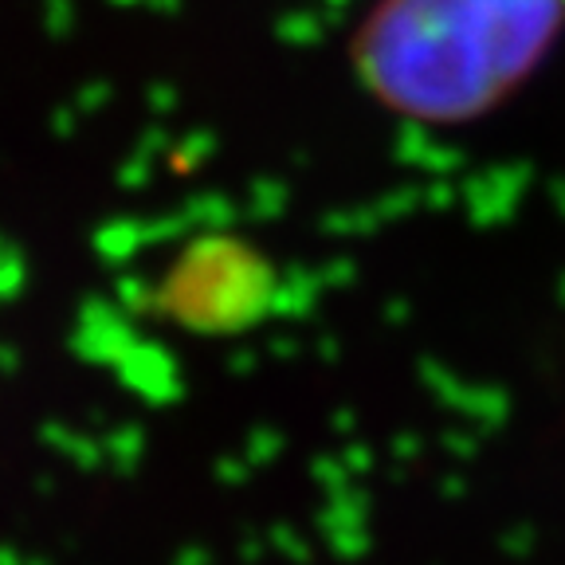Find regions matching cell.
<instances>
[{"instance_id": "obj_1", "label": "cell", "mask_w": 565, "mask_h": 565, "mask_svg": "<svg viewBox=\"0 0 565 565\" xmlns=\"http://www.w3.org/2000/svg\"><path fill=\"white\" fill-rule=\"evenodd\" d=\"M565 40V0H370L353 79L385 115L459 130L511 106Z\"/></svg>"}]
</instances>
